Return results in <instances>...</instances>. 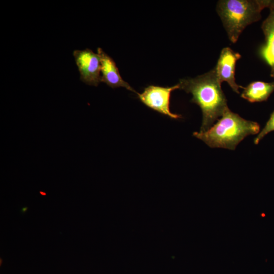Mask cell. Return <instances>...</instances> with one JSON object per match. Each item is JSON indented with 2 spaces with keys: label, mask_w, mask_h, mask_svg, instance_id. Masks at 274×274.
<instances>
[{
  "label": "cell",
  "mask_w": 274,
  "mask_h": 274,
  "mask_svg": "<svg viewBox=\"0 0 274 274\" xmlns=\"http://www.w3.org/2000/svg\"><path fill=\"white\" fill-rule=\"evenodd\" d=\"M97 51L101 62V82L105 83L113 88L123 87L138 94L122 78L113 59L106 53L101 48H98Z\"/></svg>",
  "instance_id": "7"
},
{
  "label": "cell",
  "mask_w": 274,
  "mask_h": 274,
  "mask_svg": "<svg viewBox=\"0 0 274 274\" xmlns=\"http://www.w3.org/2000/svg\"><path fill=\"white\" fill-rule=\"evenodd\" d=\"M274 131V111L270 115V117L266 123L264 128L258 133L254 140L255 144L257 145L259 142L268 133Z\"/></svg>",
  "instance_id": "10"
},
{
  "label": "cell",
  "mask_w": 274,
  "mask_h": 274,
  "mask_svg": "<svg viewBox=\"0 0 274 274\" xmlns=\"http://www.w3.org/2000/svg\"><path fill=\"white\" fill-rule=\"evenodd\" d=\"M73 56L83 83L97 86L101 82V62L99 56L88 48L75 50Z\"/></svg>",
  "instance_id": "5"
},
{
  "label": "cell",
  "mask_w": 274,
  "mask_h": 274,
  "mask_svg": "<svg viewBox=\"0 0 274 274\" xmlns=\"http://www.w3.org/2000/svg\"><path fill=\"white\" fill-rule=\"evenodd\" d=\"M241 97L251 102L266 100L274 91V82L255 81L244 87Z\"/></svg>",
  "instance_id": "9"
},
{
  "label": "cell",
  "mask_w": 274,
  "mask_h": 274,
  "mask_svg": "<svg viewBox=\"0 0 274 274\" xmlns=\"http://www.w3.org/2000/svg\"><path fill=\"white\" fill-rule=\"evenodd\" d=\"M271 1L221 0L217 11L230 41L235 43L249 25L261 18V12L268 8Z\"/></svg>",
  "instance_id": "3"
},
{
  "label": "cell",
  "mask_w": 274,
  "mask_h": 274,
  "mask_svg": "<svg viewBox=\"0 0 274 274\" xmlns=\"http://www.w3.org/2000/svg\"><path fill=\"white\" fill-rule=\"evenodd\" d=\"M269 14L261 25L265 36V44L261 47L260 54L263 59L274 68V1H271L268 8Z\"/></svg>",
  "instance_id": "8"
},
{
  "label": "cell",
  "mask_w": 274,
  "mask_h": 274,
  "mask_svg": "<svg viewBox=\"0 0 274 274\" xmlns=\"http://www.w3.org/2000/svg\"><path fill=\"white\" fill-rule=\"evenodd\" d=\"M180 89L192 95L191 101L199 106L202 113L200 132L209 129L229 109L214 68L194 78L180 80Z\"/></svg>",
  "instance_id": "1"
},
{
  "label": "cell",
  "mask_w": 274,
  "mask_h": 274,
  "mask_svg": "<svg viewBox=\"0 0 274 274\" xmlns=\"http://www.w3.org/2000/svg\"><path fill=\"white\" fill-rule=\"evenodd\" d=\"M259 130L257 122L246 120L228 109L209 129L193 134L211 148L234 150L245 137Z\"/></svg>",
  "instance_id": "2"
},
{
  "label": "cell",
  "mask_w": 274,
  "mask_h": 274,
  "mask_svg": "<svg viewBox=\"0 0 274 274\" xmlns=\"http://www.w3.org/2000/svg\"><path fill=\"white\" fill-rule=\"evenodd\" d=\"M178 84L171 87L150 85L142 93L138 94L140 100L148 107L173 119L181 118V115L173 113L169 109L171 92L180 89Z\"/></svg>",
  "instance_id": "4"
},
{
  "label": "cell",
  "mask_w": 274,
  "mask_h": 274,
  "mask_svg": "<svg viewBox=\"0 0 274 274\" xmlns=\"http://www.w3.org/2000/svg\"><path fill=\"white\" fill-rule=\"evenodd\" d=\"M271 76L274 78V68L271 69ZM274 82V81H273Z\"/></svg>",
  "instance_id": "11"
},
{
  "label": "cell",
  "mask_w": 274,
  "mask_h": 274,
  "mask_svg": "<svg viewBox=\"0 0 274 274\" xmlns=\"http://www.w3.org/2000/svg\"><path fill=\"white\" fill-rule=\"evenodd\" d=\"M241 56L229 47L223 48L220 53L216 66L214 68L219 81L226 82L235 92L239 93V89L244 87L235 82V64Z\"/></svg>",
  "instance_id": "6"
}]
</instances>
